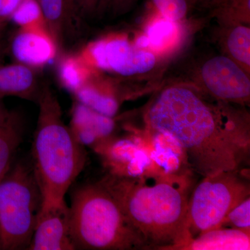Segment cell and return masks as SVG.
<instances>
[{
  "mask_svg": "<svg viewBox=\"0 0 250 250\" xmlns=\"http://www.w3.org/2000/svg\"><path fill=\"white\" fill-rule=\"evenodd\" d=\"M236 106L172 82L148 104L144 120L148 132L172 138L183 149L189 167L206 177L242 170L249 159V114Z\"/></svg>",
  "mask_w": 250,
  "mask_h": 250,
  "instance_id": "6da1fadb",
  "label": "cell"
},
{
  "mask_svg": "<svg viewBox=\"0 0 250 250\" xmlns=\"http://www.w3.org/2000/svg\"><path fill=\"white\" fill-rule=\"evenodd\" d=\"M100 184L118 202L147 250H175L189 240L187 174L151 171L137 177L108 173Z\"/></svg>",
  "mask_w": 250,
  "mask_h": 250,
  "instance_id": "7a4b0ae2",
  "label": "cell"
},
{
  "mask_svg": "<svg viewBox=\"0 0 250 250\" xmlns=\"http://www.w3.org/2000/svg\"><path fill=\"white\" fill-rule=\"evenodd\" d=\"M37 103L39 117L31 163L43 208L65 202L67 190L84 169L87 156L84 147L64 123L58 98L48 85H42Z\"/></svg>",
  "mask_w": 250,
  "mask_h": 250,
  "instance_id": "3957f363",
  "label": "cell"
},
{
  "mask_svg": "<svg viewBox=\"0 0 250 250\" xmlns=\"http://www.w3.org/2000/svg\"><path fill=\"white\" fill-rule=\"evenodd\" d=\"M69 209L76 250H147L118 202L100 182L77 188Z\"/></svg>",
  "mask_w": 250,
  "mask_h": 250,
  "instance_id": "277c9868",
  "label": "cell"
},
{
  "mask_svg": "<svg viewBox=\"0 0 250 250\" xmlns=\"http://www.w3.org/2000/svg\"><path fill=\"white\" fill-rule=\"evenodd\" d=\"M42 204L31 163L12 164L0 181V247L27 250Z\"/></svg>",
  "mask_w": 250,
  "mask_h": 250,
  "instance_id": "5b68a950",
  "label": "cell"
},
{
  "mask_svg": "<svg viewBox=\"0 0 250 250\" xmlns=\"http://www.w3.org/2000/svg\"><path fill=\"white\" fill-rule=\"evenodd\" d=\"M250 195L249 181L241 170L204 177L188 202L189 239L221 226L230 210Z\"/></svg>",
  "mask_w": 250,
  "mask_h": 250,
  "instance_id": "8992f818",
  "label": "cell"
},
{
  "mask_svg": "<svg viewBox=\"0 0 250 250\" xmlns=\"http://www.w3.org/2000/svg\"><path fill=\"white\" fill-rule=\"evenodd\" d=\"M186 75L185 80L173 82L190 85L223 103L241 106L250 104V75L223 54L201 57Z\"/></svg>",
  "mask_w": 250,
  "mask_h": 250,
  "instance_id": "52a82bcc",
  "label": "cell"
},
{
  "mask_svg": "<svg viewBox=\"0 0 250 250\" xmlns=\"http://www.w3.org/2000/svg\"><path fill=\"white\" fill-rule=\"evenodd\" d=\"M79 56L98 71L129 79L149 74L158 65V54L142 48L124 35H111L91 42Z\"/></svg>",
  "mask_w": 250,
  "mask_h": 250,
  "instance_id": "ba28073f",
  "label": "cell"
},
{
  "mask_svg": "<svg viewBox=\"0 0 250 250\" xmlns=\"http://www.w3.org/2000/svg\"><path fill=\"white\" fill-rule=\"evenodd\" d=\"M103 157L108 173L122 177H137L151 172L154 162L136 139L111 137L95 148Z\"/></svg>",
  "mask_w": 250,
  "mask_h": 250,
  "instance_id": "9c48e42d",
  "label": "cell"
},
{
  "mask_svg": "<svg viewBox=\"0 0 250 250\" xmlns=\"http://www.w3.org/2000/svg\"><path fill=\"white\" fill-rule=\"evenodd\" d=\"M28 250H75L66 203L41 208Z\"/></svg>",
  "mask_w": 250,
  "mask_h": 250,
  "instance_id": "30bf717a",
  "label": "cell"
},
{
  "mask_svg": "<svg viewBox=\"0 0 250 250\" xmlns=\"http://www.w3.org/2000/svg\"><path fill=\"white\" fill-rule=\"evenodd\" d=\"M73 95L76 101L111 118L116 116L122 103L131 97L121 81L104 76L98 70Z\"/></svg>",
  "mask_w": 250,
  "mask_h": 250,
  "instance_id": "8fae6325",
  "label": "cell"
},
{
  "mask_svg": "<svg viewBox=\"0 0 250 250\" xmlns=\"http://www.w3.org/2000/svg\"><path fill=\"white\" fill-rule=\"evenodd\" d=\"M58 50L48 30L43 28L20 27L10 45L16 62L36 70L52 62Z\"/></svg>",
  "mask_w": 250,
  "mask_h": 250,
  "instance_id": "7c38bea8",
  "label": "cell"
},
{
  "mask_svg": "<svg viewBox=\"0 0 250 250\" xmlns=\"http://www.w3.org/2000/svg\"><path fill=\"white\" fill-rule=\"evenodd\" d=\"M113 118L101 114L76 101L72 108L69 127L82 146L95 148L111 137L116 126Z\"/></svg>",
  "mask_w": 250,
  "mask_h": 250,
  "instance_id": "4fadbf2b",
  "label": "cell"
},
{
  "mask_svg": "<svg viewBox=\"0 0 250 250\" xmlns=\"http://www.w3.org/2000/svg\"><path fill=\"white\" fill-rule=\"evenodd\" d=\"M42 85L37 70L20 63H0V100L17 97L37 103Z\"/></svg>",
  "mask_w": 250,
  "mask_h": 250,
  "instance_id": "5bb4252c",
  "label": "cell"
},
{
  "mask_svg": "<svg viewBox=\"0 0 250 250\" xmlns=\"http://www.w3.org/2000/svg\"><path fill=\"white\" fill-rule=\"evenodd\" d=\"M215 40L220 47V53L236 62L250 75V24H218Z\"/></svg>",
  "mask_w": 250,
  "mask_h": 250,
  "instance_id": "9a60e30c",
  "label": "cell"
},
{
  "mask_svg": "<svg viewBox=\"0 0 250 250\" xmlns=\"http://www.w3.org/2000/svg\"><path fill=\"white\" fill-rule=\"evenodd\" d=\"M179 250H249L250 234L228 227H219L190 238Z\"/></svg>",
  "mask_w": 250,
  "mask_h": 250,
  "instance_id": "2e32d148",
  "label": "cell"
},
{
  "mask_svg": "<svg viewBox=\"0 0 250 250\" xmlns=\"http://www.w3.org/2000/svg\"><path fill=\"white\" fill-rule=\"evenodd\" d=\"M40 6L46 27L57 45L62 49L69 33L78 23L69 0H36Z\"/></svg>",
  "mask_w": 250,
  "mask_h": 250,
  "instance_id": "e0dca14e",
  "label": "cell"
},
{
  "mask_svg": "<svg viewBox=\"0 0 250 250\" xmlns=\"http://www.w3.org/2000/svg\"><path fill=\"white\" fill-rule=\"evenodd\" d=\"M22 139V120L17 113L11 112L7 121L0 125V181L14 164Z\"/></svg>",
  "mask_w": 250,
  "mask_h": 250,
  "instance_id": "ac0fdd59",
  "label": "cell"
},
{
  "mask_svg": "<svg viewBox=\"0 0 250 250\" xmlns=\"http://www.w3.org/2000/svg\"><path fill=\"white\" fill-rule=\"evenodd\" d=\"M179 22L164 18L152 24L146 36L139 38L135 43L139 47L149 49L156 54L164 53L177 43L179 34Z\"/></svg>",
  "mask_w": 250,
  "mask_h": 250,
  "instance_id": "d6986e66",
  "label": "cell"
},
{
  "mask_svg": "<svg viewBox=\"0 0 250 250\" xmlns=\"http://www.w3.org/2000/svg\"><path fill=\"white\" fill-rule=\"evenodd\" d=\"M80 56L69 55L61 61L58 77L61 84L72 94L82 86L95 71Z\"/></svg>",
  "mask_w": 250,
  "mask_h": 250,
  "instance_id": "ffe728a7",
  "label": "cell"
},
{
  "mask_svg": "<svg viewBox=\"0 0 250 250\" xmlns=\"http://www.w3.org/2000/svg\"><path fill=\"white\" fill-rule=\"evenodd\" d=\"M208 11L220 25L250 23V0H220Z\"/></svg>",
  "mask_w": 250,
  "mask_h": 250,
  "instance_id": "44dd1931",
  "label": "cell"
},
{
  "mask_svg": "<svg viewBox=\"0 0 250 250\" xmlns=\"http://www.w3.org/2000/svg\"><path fill=\"white\" fill-rule=\"evenodd\" d=\"M10 21L21 28L47 29L43 15L36 0H23Z\"/></svg>",
  "mask_w": 250,
  "mask_h": 250,
  "instance_id": "7402d4cb",
  "label": "cell"
},
{
  "mask_svg": "<svg viewBox=\"0 0 250 250\" xmlns=\"http://www.w3.org/2000/svg\"><path fill=\"white\" fill-rule=\"evenodd\" d=\"M156 11L166 20L181 22L187 17L192 6L190 0H150Z\"/></svg>",
  "mask_w": 250,
  "mask_h": 250,
  "instance_id": "603a6c76",
  "label": "cell"
},
{
  "mask_svg": "<svg viewBox=\"0 0 250 250\" xmlns=\"http://www.w3.org/2000/svg\"><path fill=\"white\" fill-rule=\"evenodd\" d=\"M220 227L237 229L250 233V197L233 207Z\"/></svg>",
  "mask_w": 250,
  "mask_h": 250,
  "instance_id": "cb8c5ba5",
  "label": "cell"
},
{
  "mask_svg": "<svg viewBox=\"0 0 250 250\" xmlns=\"http://www.w3.org/2000/svg\"><path fill=\"white\" fill-rule=\"evenodd\" d=\"M77 22L101 12L104 0H69Z\"/></svg>",
  "mask_w": 250,
  "mask_h": 250,
  "instance_id": "d4e9b609",
  "label": "cell"
},
{
  "mask_svg": "<svg viewBox=\"0 0 250 250\" xmlns=\"http://www.w3.org/2000/svg\"><path fill=\"white\" fill-rule=\"evenodd\" d=\"M138 0H104L102 11L108 10L113 16H121L132 9Z\"/></svg>",
  "mask_w": 250,
  "mask_h": 250,
  "instance_id": "484cf974",
  "label": "cell"
},
{
  "mask_svg": "<svg viewBox=\"0 0 250 250\" xmlns=\"http://www.w3.org/2000/svg\"><path fill=\"white\" fill-rule=\"evenodd\" d=\"M23 0H0V26L6 27V23Z\"/></svg>",
  "mask_w": 250,
  "mask_h": 250,
  "instance_id": "4316f807",
  "label": "cell"
},
{
  "mask_svg": "<svg viewBox=\"0 0 250 250\" xmlns=\"http://www.w3.org/2000/svg\"><path fill=\"white\" fill-rule=\"evenodd\" d=\"M192 8L202 7L209 10L212 6H214L220 0H190Z\"/></svg>",
  "mask_w": 250,
  "mask_h": 250,
  "instance_id": "83f0119b",
  "label": "cell"
},
{
  "mask_svg": "<svg viewBox=\"0 0 250 250\" xmlns=\"http://www.w3.org/2000/svg\"><path fill=\"white\" fill-rule=\"evenodd\" d=\"M11 111H9L5 106L4 104L0 100V125L3 124L4 122L7 121L8 118L11 116Z\"/></svg>",
  "mask_w": 250,
  "mask_h": 250,
  "instance_id": "f1b7e54d",
  "label": "cell"
},
{
  "mask_svg": "<svg viewBox=\"0 0 250 250\" xmlns=\"http://www.w3.org/2000/svg\"><path fill=\"white\" fill-rule=\"evenodd\" d=\"M4 27H0V38H1V33H2V31L4 30Z\"/></svg>",
  "mask_w": 250,
  "mask_h": 250,
  "instance_id": "f546056e",
  "label": "cell"
},
{
  "mask_svg": "<svg viewBox=\"0 0 250 250\" xmlns=\"http://www.w3.org/2000/svg\"><path fill=\"white\" fill-rule=\"evenodd\" d=\"M0 250H1V247H0Z\"/></svg>",
  "mask_w": 250,
  "mask_h": 250,
  "instance_id": "4dcf8cb0",
  "label": "cell"
},
{
  "mask_svg": "<svg viewBox=\"0 0 250 250\" xmlns=\"http://www.w3.org/2000/svg\"><path fill=\"white\" fill-rule=\"evenodd\" d=\"M0 27H1V26H0Z\"/></svg>",
  "mask_w": 250,
  "mask_h": 250,
  "instance_id": "1f68e13d",
  "label": "cell"
}]
</instances>
